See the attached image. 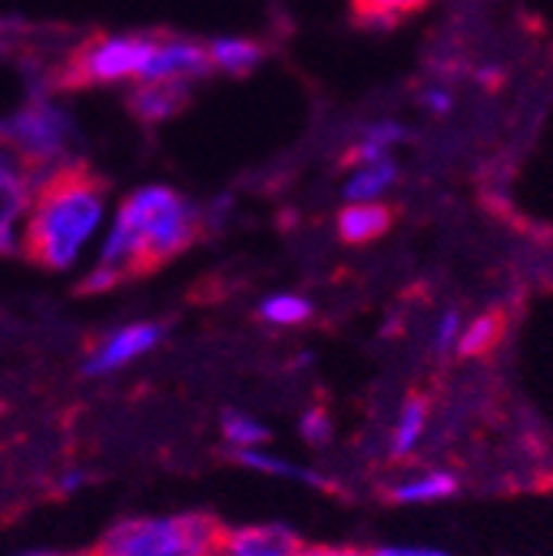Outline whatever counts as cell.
<instances>
[{
  "label": "cell",
  "instance_id": "6da1fadb",
  "mask_svg": "<svg viewBox=\"0 0 553 556\" xmlns=\"http://www.w3.org/2000/svg\"><path fill=\"white\" fill-rule=\"evenodd\" d=\"M106 223V182L80 163H66L37 182L24 255L47 271H74Z\"/></svg>",
  "mask_w": 553,
  "mask_h": 556
},
{
  "label": "cell",
  "instance_id": "7a4b0ae2",
  "mask_svg": "<svg viewBox=\"0 0 553 556\" xmlns=\"http://www.w3.org/2000/svg\"><path fill=\"white\" fill-rule=\"evenodd\" d=\"M202 226L205 216L186 195L153 182L120 202L103 245L116 262L143 275L183 255L202 236Z\"/></svg>",
  "mask_w": 553,
  "mask_h": 556
},
{
  "label": "cell",
  "instance_id": "3957f363",
  "mask_svg": "<svg viewBox=\"0 0 553 556\" xmlns=\"http://www.w3.org/2000/svg\"><path fill=\"white\" fill-rule=\"evenodd\" d=\"M219 527L205 510L133 514L106 527L87 556H216Z\"/></svg>",
  "mask_w": 553,
  "mask_h": 556
},
{
  "label": "cell",
  "instance_id": "277c9868",
  "mask_svg": "<svg viewBox=\"0 0 553 556\" xmlns=\"http://www.w3.org/2000/svg\"><path fill=\"white\" fill-rule=\"evenodd\" d=\"M74 136V123L63 110L37 103L17 113L11 123L0 126V147L11 150L37 182H43L50 173L66 166V143Z\"/></svg>",
  "mask_w": 553,
  "mask_h": 556
},
{
  "label": "cell",
  "instance_id": "5b68a950",
  "mask_svg": "<svg viewBox=\"0 0 553 556\" xmlns=\"http://www.w3.org/2000/svg\"><path fill=\"white\" fill-rule=\"evenodd\" d=\"M153 47L156 37H93L63 63V70L56 74V87L77 90L140 77Z\"/></svg>",
  "mask_w": 553,
  "mask_h": 556
},
{
  "label": "cell",
  "instance_id": "8992f818",
  "mask_svg": "<svg viewBox=\"0 0 553 556\" xmlns=\"http://www.w3.org/2000/svg\"><path fill=\"white\" fill-rule=\"evenodd\" d=\"M166 334H169L166 321H156V318H136V321L116 325L87 348L80 371L87 378L120 375L123 368L160 352V348L166 344Z\"/></svg>",
  "mask_w": 553,
  "mask_h": 556
},
{
  "label": "cell",
  "instance_id": "52a82bcc",
  "mask_svg": "<svg viewBox=\"0 0 553 556\" xmlns=\"http://www.w3.org/2000/svg\"><path fill=\"white\" fill-rule=\"evenodd\" d=\"M37 179L34 173L0 147V258L24 252V232L30 219Z\"/></svg>",
  "mask_w": 553,
  "mask_h": 556
},
{
  "label": "cell",
  "instance_id": "ba28073f",
  "mask_svg": "<svg viewBox=\"0 0 553 556\" xmlns=\"http://www.w3.org/2000/svg\"><path fill=\"white\" fill-rule=\"evenodd\" d=\"M302 536L286 520H252L219 527L216 556H292Z\"/></svg>",
  "mask_w": 553,
  "mask_h": 556
},
{
  "label": "cell",
  "instance_id": "9c48e42d",
  "mask_svg": "<svg viewBox=\"0 0 553 556\" xmlns=\"http://www.w3.org/2000/svg\"><path fill=\"white\" fill-rule=\"evenodd\" d=\"M461 494V473L441 464L407 467L388 480V501L398 507H438Z\"/></svg>",
  "mask_w": 553,
  "mask_h": 556
},
{
  "label": "cell",
  "instance_id": "30bf717a",
  "mask_svg": "<svg viewBox=\"0 0 553 556\" xmlns=\"http://www.w3.org/2000/svg\"><path fill=\"white\" fill-rule=\"evenodd\" d=\"M213 70L210 47H199L192 40H160L150 53V60L140 70V84H160V80H196Z\"/></svg>",
  "mask_w": 553,
  "mask_h": 556
},
{
  "label": "cell",
  "instance_id": "8fae6325",
  "mask_svg": "<svg viewBox=\"0 0 553 556\" xmlns=\"http://www.w3.org/2000/svg\"><path fill=\"white\" fill-rule=\"evenodd\" d=\"M428 434H431V401L425 394H407L394 407V417L385 434V454L404 464L425 447Z\"/></svg>",
  "mask_w": 553,
  "mask_h": 556
},
{
  "label": "cell",
  "instance_id": "7c38bea8",
  "mask_svg": "<svg viewBox=\"0 0 553 556\" xmlns=\"http://www.w3.org/2000/svg\"><path fill=\"white\" fill-rule=\"evenodd\" d=\"M232 460L259 477H272V480H286V483H299V486H325V473L302 464V460H292L279 451H272L268 444L265 447H252V451H236Z\"/></svg>",
  "mask_w": 553,
  "mask_h": 556
},
{
  "label": "cell",
  "instance_id": "4fadbf2b",
  "mask_svg": "<svg viewBox=\"0 0 553 556\" xmlns=\"http://www.w3.org/2000/svg\"><path fill=\"white\" fill-rule=\"evenodd\" d=\"M391 229V208L385 202H344L335 216V232L344 245H372Z\"/></svg>",
  "mask_w": 553,
  "mask_h": 556
},
{
  "label": "cell",
  "instance_id": "5bb4252c",
  "mask_svg": "<svg viewBox=\"0 0 553 556\" xmlns=\"http://www.w3.org/2000/svg\"><path fill=\"white\" fill-rule=\"evenodd\" d=\"M401 182L398 156L375 160V163H352L344 176L341 195L344 202H385V195Z\"/></svg>",
  "mask_w": 553,
  "mask_h": 556
},
{
  "label": "cell",
  "instance_id": "9a60e30c",
  "mask_svg": "<svg viewBox=\"0 0 553 556\" xmlns=\"http://www.w3.org/2000/svg\"><path fill=\"white\" fill-rule=\"evenodd\" d=\"M189 100L186 80H160V84H140V90H133L129 110L140 116L143 123H160L179 113Z\"/></svg>",
  "mask_w": 553,
  "mask_h": 556
},
{
  "label": "cell",
  "instance_id": "2e32d148",
  "mask_svg": "<svg viewBox=\"0 0 553 556\" xmlns=\"http://www.w3.org/2000/svg\"><path fill=\"white\" fill-rule=\"evenodd\" d=\"M407 139L404 123L385 116V119H372L368 126H362V132L355 136V143L349 150V160L344 163H375V160H388L394 156V150Z\"/></svg>",
  "mask_w": 553,
  "mask_h": 556
},
{
  "label": "cell",
  "instance_id": "e0dca14e",
  "mask_svg": "<svg viewBox=\"0 0 553 556\" xmlns=\"http://www.w3.org/2000/svg\"><path fill=\"white\" fill-rule=\"evenodd\" d=\"M255 315L262 325H268L275 331H292V328H302L312 321L315 305L302 292H272L255 305Z\"/></svg>",
  "mask_w": 553,
  "mask_h": 556
},
{
  "label": "cell",
  "instance_id": "ac0fdd59",
  "mask_svg": "<svg viewBox=\"0 0 553 556\" xmlns=\"http://www.w3.org/2000/svg\"><path fill=\"white\" fill-rule=\"evenodd\" d=\"M219 438L229 447V454H236V451L265 447L272 441V431L259 414H252L246 407H226L219 414Z\"/></svg>",
  "mask_w": 553,
  "mask_h": 556
},
{
  "label": "cell",
  "instance_id": "d6986e66",
  "mask_svg": "<svg viewBox=\"0 0 553 556\" xmlns=\"http://www.w3.org/2000/svg\"><path fill=\"white\" fill-rule=\"evenodd\" d=\"M504 334V321L494 312H480L474 318H464L461 338H457V358H483L488 352H494L498 341Z\"/></svg>",
  "mask_w": 553,
  "mask_h": 556
},
{
  "label": "cell",
  "instance_id": "ffe728a7",
  "mask_svg": "<svg viewBox=\"0 0 553 556\" xmlns=\"http://www.w3.org/2000/svg\"><path fill=\"white\" fill-rule=\"evenodd\" d=\"M262 56H265V50L255 40H216L210 47L213 66L223 70V74H232V77H242V74H249V70H255L262 63Z\"/></svg>",
  "mask_w": 553,
  "mask_h": 556
},
{
  "label": "cell",
  "instance_id": "44dd1931",
  "mask_svg": "<svg viewBox=\"0 0 553 556\" xmlns=\"http://www.w3.org/2000/svg\"><path fill=\"white\" fill-rule=\"evenodd\" d=\"M431 0H352V8L365 27H394L401 17L428 8Z\"/></svg>",
  "mask_w": 553,
  "mask_h": 556
},
{
  "label": "cell",
  "instance_id": "7402d4cb",
  "mask_svg": "<svg viewBox=\"0 0 553 556\" xmlns=\"http://www.w3.org/2000/svg\"><path fill=\"white\" fill-rule=\"evenodd\" d=\"M461 328H464L461 308H441L438 312V318L431 321V331H428V348H431L435 358H451L457 352Z\"/></svg>",
  "mask_w": 553,
  "mask_h": 556
},
{
  "label": "cell",
  "instance_id": "603a6c76",
  "mask_svg": "<svg viewBox=\"0 0 553 556\" xmlns=\"http://www.w3.org/2000/svg\"><path fill=\"white\" fill-rule=\"evenodd\" d=\"M299 438L309 444V447H328L335 441V417L328 414L325 404H309L302 414H299Z\"/></svg>",
  "mask_w": 553,
  "mask_h": 556
},
{
  "label": "cell",
  "instance_id": "cb8c5ba5",
  "mask_svg": "<svg viewBox=\"0 0 553 556\" xmlns=\"http://www.w3.org/2000/svg\"><path fill=\"white\" fill-rule=\"evenodd\" d=\"M422 106H425L431 116L444 119V116H451V113H454V106H457V93H454L448 84H428V87L422 90Z\"/></svg>",
  "mask_w": 553,
  "mask_h": 556
},
{
  "label": "cell",
  "instance_id": "d4e9b609",
  "mask_svg": "<svg viewBox=\"0 0 553 556\" xmlns=\"http://www.w3.org/2000/svg\"><path fill=\"white\" fill-rule=\"evenodd\" d=\"M368 556H454V553L435 543H381L368 549Z\"/></svg>",
  "mask_w": 553,
  "mask_h": 556
},
{
  "label": "cell",
  "instance_id": "484cf974",
  "mask_svg": "<svg viewBox=\"0 0 553 556\" xmlns=\"http://www.w3.org/2000/svg\"><path fill=\"white\" fill-rule=\"evenodd\" d=\"M292 556H368V549L349 543H302Z\"/></svg>",
  "mask_w": 553,
  "mask_h": 556
},
{
  "label": "cell",
  "instance_id": "4316f807",
  "mask_svg": "<svg viewBox=\"0 0 553 556\" xmlns=\"http://www.w3.org/2000/svg\"><path fill=\"white\" fill-rule=\"evenodd\" d=\"M84 486H87V470H80V467H66V470L56 477V491H60L63 497H71V494L84 491Z\"/></svg>",
  "mask_w": 553,
  "mask_h": 556
},
{
  "label": "cell",
  "instance_id": "83f0119b",
  "mask_svg": "<svg viewBox=\"0 0 553 556\" xmlns=\"http://www.w3.org/2000/svg\"><path fill=\"white\" fill-rule=\"evenodd\" d=\"M477 80H480V84H488V87L501 84V80H504V66H498V63H483V66H477Z\"/></svg>",
  "mask_w": 553,
  "mask_h": 556
},
{
  "label": "cell",
  "instance_id": "f1b7e54d",
  "mask_svg": "<svg viewBox=\"0 0 553 556\" xmlns=\"http://www.w3.org/2000/svg\"><path fill=\"white\" fill-rule=\"evenodd\" d=\"M11 556H80V553H66V549H53V546H27V549H17Z\"/></svg>",
  "mask_w": 553,
  "mask_h": 556
}]
</instances>
